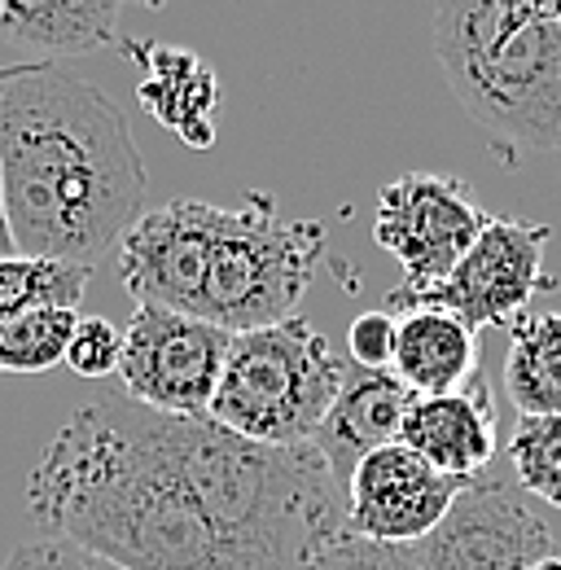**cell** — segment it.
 <instances>
[{"label":"cell","mask_w":561,"mask_h":570,"mask_svg":"<svg viewBox=\"0 0 561 570\" xmlns=\"http://www.w3.org/2000/svg\"><path fill=\"white\" fill-rule=\"evenodd\" d=\"M400 316L391 312H360L347 330V360L360 368H391L395 364Z\"/></svg>","instance_id":"7402d4cb"},{"label":"cell","mask_w":561,"mask_h":570,"mask_svg":"<svg viewBox=\"0 0 561 570\" xmlns=\"http://www.w3.org/2000/svg\"><path fill=\"white\" fill-rule=\"evenodd\" d=\"M413 553L421 570H531L558 544L531 497L491 470L456 497L443 527Z\"/></svg>","instance_id":"9c48e42d"},{"label":"cell","mask_w":561,"mask_h":570,"mask_svg":"<svg viewBox=\"0 0 561 570\" xmlns=\"http://www.w3.org/2000/svg\"><path fill=\"white\" fill-rule=\"evenodd\" d=\"M4 255H18L13 250V237H9V219H4V198H0V259Z\"/></svg>","instance_id":"cb8c5ba5"},{"label":"cell","mask_w":561,"mask_h":570,"mask_svg":"<svg viewBox=\"0 0 561 570\" xmlns=\"http://www.w3.org/2000/svg\"><path fill=\"white\" fill-rule=\"evenodd\" d=\"M509 465L526 497L561 509V417H518L509 434Z\"/></svg>","instance_id":"d6986e66"},{"label":"cell","mask_w":561,"mask_h":570,"mask_svg":"<svg viewBox=\"0 0 561 570\" xmlns=\"http://www.w3.org/2000/svg\"><path fill=\"white\" fill-rule=\"evenodd\" d=\"M558 18H561V4H558Z\"/></svg>","instance_id":"4316f807"},{"label":"cell","mask_w":561,"mask_h":570,"mask_svg":"<svg viewBox=\"0 0 561 570\" xmlns=\"http://www.w3.org/2000/svg\"><path fill=\"white\" fill-rule=\"evenodd\" d=\"M233 334L167 307H137L124 330L119 382L132 404L171 417H207Z\"/></svg>","instance_id":"ba28073f"},{"label":"cell","mask_w":561,"mask_h":570,"mask_svg":"<svg viewBox=\"0 0 561 570\" xmlns=\"http://www.w3.org/2000/svg\"><path fill=\"white\" fill-rule=\"evenodd\" d=\"M83 285H88L83 268L4 255L0 259V325L22 312H36V307H79Z\"/></svg>","instance_id":"ac0fdd59"},{"label":"cell","mask_w":561,"mask_h":570,"mask_svg":"<svg viewBox=\"0 0 561 570\" xmlns=\"http://www.w3.org/2000/svg\"><path fill=\"white\" fill-rule=\"evenodd\" d=\"M27 509L49 540L119 570H307L347 535V488L316 443H250L124 391L58 426Z\"/></svg>","instance_id":"6da1fadb"},{"label":"cell","mask_w":561,"mask_h":570,"mask_svg":"<svg viewBox=\"0 0 561 570\" xmlns=\"http://www.w3.org/2000/svg\"><path fill=\"white\" fill-rule=\"evenodd\" d=\"M417 400V391L404 386L391 368H360V364H351L347 382H343L325 426L316 430V439H312L325 452V461L334 465L343 488H347L351 470L368 452H377L386 443H400L404 422H409Z\"/></svg>","instance_id":"4fadbf2b"},{"label":"cell","mask_w":561,"mask_h":570,"mask_svg":"<svg viewBox=\"0 0 561 570\" xmlns=\"http://www.w3.org/2000/svg\"><path fill=\"white\" fill-rule=\"evenodd\" d=\"M488 219L461 176L404 171L377 189L373 242L400 264L404 289H425L456 273Z\"/></svg>","instance_id":"52a82bcc"},{"label":"cell","mask_w":561,"mask_h":570,"mask_svg":"<svg viewBox=\"0 0 561 570\" xmlns=\"http://www.w3.org/2000/svg\"><path fill=\"white\" fill-rule=\"evenodd\" d=\"M391 373L417 395L461 391L479 373V334L452 312H434V307L400 312Z\"/></svg>","instance_id":"5bb4252c"},{"label":"cell","mask_w":561,"mask_h":570,"mask_svg":"<svg viewBox=\"0 0 561 570\" xmlns=\"http://www.w3.org/2000/svg\"><path fill=\"white\" fill-rule=\"evenodd\" d=\"M434 53L461 110L495 141L561 149V18L540 0H461L434 13Z\"/></svg>","instance_id":"277c9868"},{"label":"cell","mask_w":561,"mask_h":570,"mask_svg":"<svg viewBox=\"0 0 561 570\" xmlns=\"http://www.w3.org/2000/svg\"><path fill=\"white\" fill-rule=\"evenodd\" d=\"M140 71L137 101L149 119L176 132L189 149L215 145V110H219V75L207 58L185 45L163 40H124L119 45Z\"/></svg>","instance_id":"7c38bea8"},{"label":"cell","mask_w":561,"mask_h":570,"mask_svg":"<svg viewBox=\"0 0 561 570\" xmlns=\"http://www.w3.org/2000/svg\"><path fill=\"white\" fill-rule=\"evenodd\" d=\"M307 570H421V562L413 549H391V544H368V540L343 535L325 553H316Z\"/></svg>","instance_id":"44dd1931"},{"label":"cell","mask_w":561,"mask_h":570,"mask_svg":"<svg viewBox=\"0 0 561 570\" xmlns=\"http://www.w3.org/2000/svg\"><path fill=\"white\" fill-rule=\"evenodd\" d=\"M119 0H4L0 36L53 58H79L119 45Z\"/></svg>","instance_id":"9a60e30c"},{"label":"cell","mask_w":561,"mask_h":570,"mask_svg":"<svg viewBox=\"0 0 561 570\" xmlns=\"http://www.w3.org/2000/svg\"><path fill=\"white\" fill-rule=\"evenodd\" d=\"M553 242L549 224H526V219H509V215H491L483 237L474 242V250L456 264V273L447 282L425 285V289H391L386 307L391 312H452L456 321H465L474 334L500 325L509 330L518 316H526V303L544 289H553V277L544 268V246Z\"/></svg>","instance_id":"8992f818"},{"label":"cell","mask_w":561,"mask_h":570,"mask_svg":"<svg viewBox=\"0 0 561 570\" xmlns=\"http://www.w3.org/2000/svg\"><path fill=\"white\" fill-rule=\"evenodd\" d=\"M124 106L58 62L0 67V198L13 250L92 273L145 215Z\"/></svg>","instance_id":"7a4b0ae2"},{"label":"cell","mask_w":561,"mask_h":570,"mask_svg":"<svg viewBox=\"0 0 561 570\" xmlns=\"http://www.w3.org/2000/svg\"><path fill=\"white\" fill-rule=\"evenodd\" d=\"M0 570H119L83 549H75L67 540H31V544H18Z\"/></svg>","instance_id":"603a6c76"},{"label":"cell","mask_w":561,"mask_h":570,"mask_svg":"<svg viewBox=\"0 0 561 570\" xmlns=\"http://www.w3.org/2000/svg\"><path fill=\"white\" fill-rule=\"evenodd\" d=\"M531 570H561V553H549V558H540Z\"/></svg>","instance_id":"d4e9b609"},{"label":"cell","mask_w":561,"mask_h":570,"mask_svg":"<svg viewBox=\"0 0 561 570\" xmlns=\"http://www.w3.org/2000/svg\"><path fill=\"white\" fill-rule=\"evenodd\" d=\"M470 483L434 470L404 443L368 452L347 479V535L391 549L430 540Z\"/></svg>","instance_id":"30bf717a"},{"label":"cell","mask_w":561,"mask_h":570,"mask_svg":"<svg viewBox=\"0 0 561 570\" xmlns=\"http://www.w3.org/2000/svg\"><path fill=\"white\" fill-rule=\"evenodd\" d=\"M504 391L518 417H561V312L518 316L509 325Z\"/></svg>","instance_id":"2e32d148"},{"label":"cell","mask_w":561,"mask_h":570,"mask_svg":"<svg viewBox=\"0 0 561 570\" xmlns=\"http://www.w3.org/2000/svg\"><path fill=\"white\" fill-rule=\"evenodd\" d=\"M119 360H124V334L106 321V316H79L75 325V338H70L67 364L79 373V377H110L119 373Z\"/></svg>","instance_id":"ffe728a7"},{"label":"cell","mask_w":561,"mask_h":570,"mask_svg":"<svg viewBox=\"0 0 561 570\" xmlns=\"http://www.w3.org/2000/svg\"><path fill=\"white\" fill-rule=\"evenodd\" d=\"M115 255L137 307L250 334L294 316L325 259V228L280 219L273 194H246L242 207L171 198L140 215Z\"/></svg>","instance_id":"3957f363"},{"label":"cell","mask_w":561,"mask_h":570,"mask_svg":"<svg viewBox=\"0 0 561 570\" xmlns=\"http://www.w3.org/2000/svg\"><path fill=\"white\" fill-rule=\"evenodd\" d=\"M347 368L351 360L303 316L233 334L207 417L250 443H312L347 382Z\"/></svg>","instance_id":"5b68a950"},{"label":"cell","mask_w":561,"mask_h":570,"mask_svg":"<svg viewBox=\"0 0 561 570\" xmlns=\"http://www.w3.org/2000/svg\"><path fill=\"white\" fill-rule=\"evenodd\" d=\"M0 27H4V0H0Z\"/></svg>","instance_id":"484cf974"},{"label":"cell","mask_w":561,"mask_h":570,"mask_svg":"<svg viewBox=\"0 0 561 570\" xmlns=\"http://www.w3.org/2000/svg\"><path fill=\"white\" fill-rule=\"evenodd\" d=\"M400 443L461 483L483 479L495 461V400L488 377L474 373L461 391L421 395L404 422Z\"/></svg>","instance_id":"8fae6325"},{"label":"cell","mask_w":561,"mask_h":570,"mask_svg":"<svg viewBox=\"0 0 561 570\" xmlns=\"http://www.w3.org/2000/svg\"><path fill=\"white\" fill-rule=\"evenodd\" d=\"M79 312L75 307H36L0 325V373H49L67 364Z\"/></svg>","instance_id":"e0dca14e"}]
</instances>
